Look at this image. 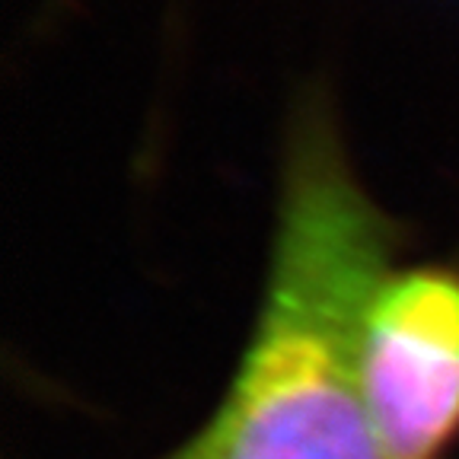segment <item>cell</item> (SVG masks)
<instances>
[{"label": "cell", "instance_id": "1", "mask_svg": "<svg viewBox=\"0 0 459 459\" xmlns=\"http://www.w3.org/2000/svg\"><path fill=\"white\" fill-rule=\"evenodd\" d=\"M395 230L323 122L297 128L265 300L208 428L214 459H386L364 402V323Z\"/></svg>", "mask_w": 459, "mask_h": 459}, {"label": "cell", "instance_id": "2", "mask_svg": "<svg viewBox=\"0 0 459 459\" xmlns=\"http://www.w3.org/2000/svg\"><path fill=\"white\" fill-rule=\"evenodd\" d=\"M364 402L386 459H434L459 428V274L389 272L364 323Z\"/></svg>", "mask_w": 459, "mask_h": 459}, {"label": "cell", "instance_id": "3", "mask_svg": "<svg viewBox=\"0 0 459 459\" xmlns=\"http://www.w3.org/2000/svg\"><path fill=\"white\" fill-rule=\"evenodd\" d=\"M169 459H214V446H211V437H208V428L195 434L179 453H172Z\"/></svg>", "mask_w": 459, "mask_h": 459}]
</instances>
